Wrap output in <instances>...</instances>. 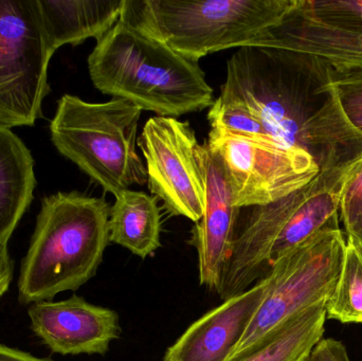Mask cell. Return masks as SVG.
Wrapping results in <instances>:
<instances>
[{
    "label": "cell",
    "instance_id": "1",
    "mask_svg": "<svg viewBox=\"0 0 362 361\" xmlns=\"http://www.w3.org/2000/svg\"><path fill=\"white\" fill-rule=\"evenodd\" d=\"M329 64L308 53L242 47L227 63L219 97L242 104L268 133L312 156L320 171L362 155V140L346 124L329 86Z\"/></svg>",
    "mask_w": 362,
    "mask_h": 361
},
{
    "label": "cell",
    "instance_id": "2",
    "mask_svg": "<svg viewBox=\"0 0 362 361\" xmlns=\"http://www.w3.org/2000/svg\"><path fill=\"white\" fill-rule=\"evenodd\" d=\"M356 160L320 171L299 190L263 206L240 208L217 290L238 296L269 276L272 267L325 229L340 225L342 187Z\"/></svg>",
    "mask_w": 362,
    "mask_h": 361
},
{
    "label": "cell",
    "instance_id": "3",
    "mask_svg": "<svg viewBox=\"0 0 362 361\" xmlns=\"http://www.w3.org/2000/svg\"><path fill=\"white\" fill-rule=\"evenodd\" d=\"M98 90L158 117L177 118L214 103L204 71L160 40L119 18L88 57Z\"/></svg>",
    "mask_w": 362,
    "mask_h": 361
},
{
    "label": "cell",
    "instance_id": "4",
    "mask_svg": "<svg viewBox=\"0 0 362 361\" xmlns=\"http://www.w3.org/2000/svg\"><path fill=\"white\" fill-rule=\"evenodd\" d=\"M110 207L101 197L59 192L44 197L35 231L21 264L23 304L76 292L95 277L110 244Z\"/></svg>",
    "mask_w": 362,
    "mask_h": 361
},
{
    "label": "cell",
    "instance_id": "5",
    "mask_svg": "<svg viewBox=\"0 0 362 361\" xmlns=\"http://www.w3.org/2000/svg\"><path fill=\"white\" fill-rule=\"evenodd\" d=\"M299 0H124L120 18L189 61L248 47Z\"/></svg>",
    "mask_w": 362,
    "mask_h": 361
},
{
    "label": "cell",
    "instance_id": "6",
    "mask_svg": "<svg viewBox=\"0 0 362 361\" xmlns=\"http://www.w3.org/2000/svg\"><path fill=\"white\" fill-rule=\"evenodd\" d=\"M142 110L112 97L90 103L64 95L50 123L51 141L104 191L115 196L148 182L146 165L136 150Z\"/></svg>",
    "mask_w": 362,
    "mask_h": 361
},
{
    "label": "cell",
    "instance_id": "7",
    "mask_svg": "<svg viewBox=\"0 0 362 361\" xmlns=\"http://www.w3.org/2000/svg\"><path fill=\"white\" fill-rule=\"evenodd\" d=\"M346 239L340 225L329 227L281 259L267 277V290L244 337L228 361L255 351L286 322L319 302L337 285Z\"/></svg>",
    "mask_w": 362,
    "mask_h": 361
},
{
    "label": "cell",
    "instance_id": "8",
    "mask_svg": "<svg viewBox=\"0 0 362 361\" xmlns=\"http://www.w3.org/2000/svg\"><path fill=\"white\" fill-rule=\"evenodd\" d=\"M53 53L38 0H0V125L33 126L42 116Z\"/></svg>",
    "mask_w": 362,
    "mask_h": 361
},
{
    "label": "cell",
    "instance_id": "9",
    "mask_svg": "<svg viewBox=\"0 0 362 361\" xmlns=\"http://www.w3.org/2000/svg\"><path fill=\"white\" fill-rule=\"evenodd\" d=\"M206 141L223 159L238 208L274 203L320 173L310 155L272 137L211 129Z\"/></svg>",
    "mask_w": 362,
    "mask_h": 361
},
{
    "label": "cell",
    "instance_id": "10",
    "mask_svg": "<svg viewBox=\"0 0 362 361\" xmlns=\"http://www.w3.org/2000/svg\"><path fill=\"white\" fill-rule=\"evenodd\" d=\"M146 160L151 193L171 215L199 222L204 213V182L195 131L189 122L152 117L138 140Z\"/></svg>",
    "mask_w": 362,
    "mask_h": 361
},
{
    "label": "cell",
    "instance_id": "11",
    "mask_svg": "<svg viewBox=\"0 0 362 361\" xmlns=\"http://www.w3.org/2000/svg\"><path fill=\"white\" fill-rule=\"evenodd\" d=\"M28 314L36 336L61 355H105L122 333L116 311L90 304L76 295L57 302L33 303Z\"/></svg>",
    "mask_w": 362,
    "mask_h": 361
},
{
    "label": "cell",
    "instance_id": "12",
    "mask_svg": "<svg viewBox=\"0 0 362 361\" xmlns=\"http://www.w3.org/2000/svg\"><path fill=\"white\" fill-rule=\"evenodd\" d=\"M199 159L204 182V213L194 226L189 243L197 252L200 285L216 294L240 208L234 205L223 159L206 141L200 144Z\"/></svg>",
    "mask_w": 362,
    "mask_h": 361
},
{
    "label": "cell",
    "instance_id": "13",
    "mask_svg": "<svg viewBox=\"0 0 362 361\" xmlns=\"http://www.w3.org/2000/svg\"><path fill=\"white\" fill-rule=\"evenodd\" d=\"M267 278L196 320L163 361H228L244 337L267 290Z\"/></svg>",
    "mask_w": 362,
    "mask_h": 361
},
{
    "label": "cell",
    "instance_id": "14",
    "mask_svg": "<svg viewBox=\"0 0 362 361\" xmlns=\"http://www.w3.org/2000/svg\"><path fill=\"white\" fill-rule=\"evenodd\" d=\"M299 4L300 0L280 23L264 31L249 46L308 53L327 61L334 69L362 67V32L316 23L299 12Z\"/></svg>",
    "mask_w": 362,
    "mask_h": 361
},
{
    "label": "cell",
    "instance_id": "15",
    "mask_svg": "<svg viewBox=\"0 0 362 361\" xmlns=\"http://www.w3.org/2000/svg\"><path fill=\"white\" fill-rule=\"evenodd\" d=\"M49 46L99 40L120 18L124 0H38Z\"/></svg>",
    "mask_w": 362,
    "mask_h": 361
},
{
    "label": "cell",
    "instance_id": "16",
    "mask_svg": "<svg viewBox=\"0 0 362 361\" xmlns=\"http://www.w3.org/2000/svg\"><path fill=\"white\" fill-rule=\"evenodd\" d=\"M34 160L23 140L0 125V244L8 243L33 199Z\"/></svg>",
    "mask_w": 362,
    "mask_h": 361
},
{
    "label": "cell",
    "instance_id": "17",
    "mask_svg": "<svg viewBox=\"0 0 362 361\" xmlns=\"http://www.w3.org/2000/svg\"><path fill=\"white\" fill-rule=\"evenodd\" d=\"M110 208V243L122 246L146 259L160 248L163 220L157 199L129 189L117 195Z\"/></svg>",
    "mask_w": 362,
    "mask_h": 361
},
{
    "label": "cell",
    "instance_id": "18",
    "mask_svg": "<svg viewBox=\"0 0 362 361\" xmlns=\"http://www.w3.org/2000/svg\"><path fill=\"white\" fill-rule=\"evenodd\" d=\"M325 303L298 314L255 351L234 361H305L325 334Z\"/></svg>",
    "mask_w": 362,
    "mask_h": 361
},
{
    "label": "cell",
    "instance_id": "19",
    "mask_svg": "<svg viewBox=\"0 0 362 361\" xmlns=\"http://www.w3.org/2000/svg\"><path fill=\"white\" fill-rule=\"evenodd\" d=\"M327 319L362 324V250L346 237L341 273L331 298L325 303Z\"/></svg>",
    "mask_w": 362,
    "mask_h": 361
},
{
    "label": "cell",
    "instance_id": "20",
    "mask_svg": "<svg viewBox=\"0 0 362 361\" xmlns=\"http://www.w3.org/2000/svg\"><path fill=\"white\" fill-rule=\"evenodd\" d=\"M329 86L346 124L362 140V67L333 68Z\"/></svg>",
    "mask_w": 362,
    "mask_h": 361
},
{
    "label": "cell",
    "instance_id": "21",
    "mask_svg": "<svg viewBox=\"0 0 362 361\" xmlns=\"http://www.w3.org/2000/svg\"><path fill=\"white\" fill-rule=\"evenodd\" d=\"M298 10L321 25L362 32V0H300Z\"/></svg>",
    "mask_w": 362,
    "mask_h": 361
},
{
    "label": "cell",
    "instance_id": "22",
    "mask_svg": "<svg viewBox=\"0 0 362 361\" xmlns=\"http://www.w3.org/2000/svg\"><path fill=\"white\" fill-rule=\"evenodd\" d=\"M208 120L211 129H223L242 135L272 137L261 120L245 106L221 97H217L211 106Z\"/></svg>",
    "mask_w": 362,
    "mask_h": 361
},
{
    "label": "cell",
    "instance_id": "23",
    "mask_svg": "<svg viewBox=\"0 0 362 361\" xmlns=\"http://www.w3.org/2000/svg\"><path fill=\"white\" fill-rule=\"evenodd\" d=\"M362 213V155L344 179L340 197L339 220L348 228Z\"/></svg>",
    "mask_w": 362,
    "mask_h": 361
},
{
    "label": "cell",
    "instance_id": "24",
    "mask_svg": "<svg viewBox=\"0 0 362 361\" xmlns=\"http://www.w3.org/2000/svg\"><path fill=\"white\" fill-rule=\"evenodd\" d=\"M305 361H351L346 348L334 338L321 339Z\"/></svg>",
    "mask_w": 362,
    "mask_h": 361
},
{
    "label": "cell",
    "instance_id": "25",
    "mask_svg": "<svg viewBox=\"0 0 362 361\" xmlns=\"http://www.w3.org/2000/svg\"><path fill=\"white\" fill-rule=\"evenodd\" d=\"M13 278V262L8 254V243L0 244V297L10 288Z\"/></svg>",
    "mask_w": 362,
    "mask_h": 361
},
{
    "label": "cell",
    "instance_id": "26",
    "mask_svg": "<svg viewBox=\"0 0 362 361\" xmlns=\"http://www.w3.org/2000/svg\"><path fill=\"white\" fill-rule=\"evenodd\" d=\"M0 361H53L49 360H40V358L34 357L25 352L18 351V350L11 349V348L4 347L0 345Z\"/></svg>",
    "mask_w": 362,
    "mask_h": 361
},
{
    "label": "cell",
    "instance_id": "27",
    "mask_svg": "<svg viewBox=\"0 0 362 361\" xmlns=\"http://www.w3.org/2000/svg\"><path fill=\"white\" fill-rule=\"evenodd\" d=\"M344 231L346 237H351L362 250V213Z\"/></svg>",
    "mask_w": 362,
    "mask_h": 361
}]
</instances>
